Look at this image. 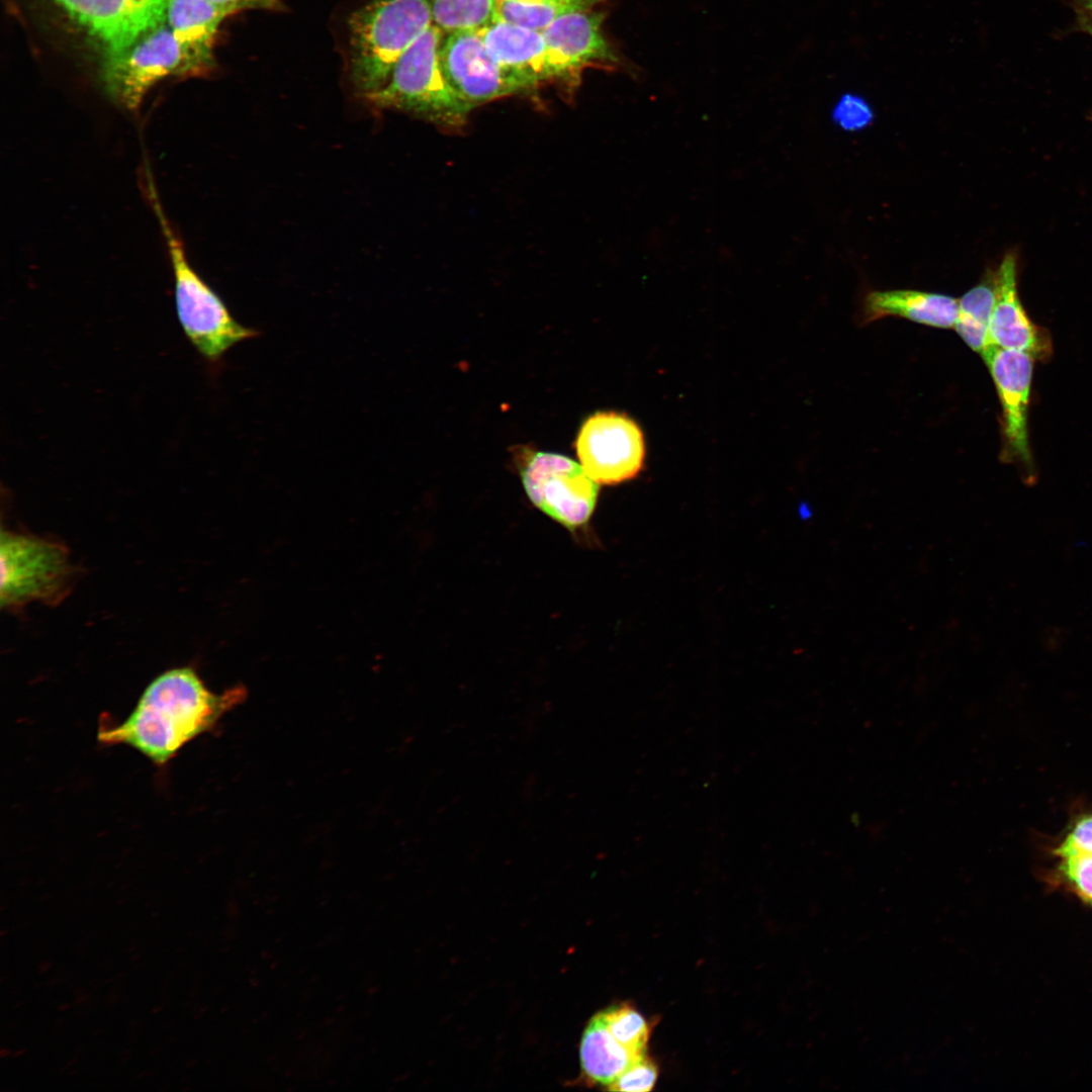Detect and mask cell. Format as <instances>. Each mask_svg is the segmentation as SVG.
<instances>
[{
  "instance_id": "cell-23",
  "label": "cell",
  "mask_w": 1092,
  "mask_h": 1092,
  "mask_svg": "<svg viewBox=\"0 0 1092 1092\" xmlns=\"http://www.w3.org/2000/svg\"><path fill=\"white\" fill-rule=\"evenodd\" d=\"M657 1068L646 1056L631 1065L608 1089L611 1091L647 1092L653 1089Z\"/></svg>"
},
{
  "instance_id": "cell-12",
  "label": "cell",
  "mask_w": 1092,
  "mask_h": 1092,
  "mask_svg": "<svg viewBox=\"0 0 1092 1092\" xmlns=\"http://www.w3.org/2000/svg\"><path fill=\"white\" fill-rule=\"evenodd\" d=\"M489 55L536 88L545 82L578 80L548 48L541 31L497 18L479 30Z\"/></svg>"
},
{
  "instance_id": "cell-11",
  "label": "cell",
  "mask_w": 1092,
  "mask_h": 1092,
  "mask_svg": "<svg viewBox=\"0 0 1092 1092\" xmlns=\"http://www.w3.org/2000/svg\"><path fill=\"white\" fill-rule=\"evenodd\" d=\"M96 40L104 58L116 56L166 20L151 0H55Z\"/></svg>"
},
{
  "instance_id": "cell-30",
  "label": "cell",
  "mask_w": 1092,
  "mask_h": 1092,
  "mask_svg": "<svg viewBox=\"0 0 1092 1092\" xmlns=\"http://www.w3.org/2000/svg\"><path fill=\"white\" fill-rule=\"evenodd\" d=\"M497 1H498V2H504V1H510V0H497Z\"/></svg>"
},
{
  "instance_id": "cell-17",
  "label": "cell",
  "mask_w": 1092,
  "mask_h": 1092,
  "mask_svg": "<svg viewBox=\"0 0 1092 1092\" xmlns=\"http://www.w3.org/2000/svg\"><path fill=\"white\" fill-rule=\"evenodd\" d=\"M583 1075L592 1082L610 1086L631 1065L644 1058L620 1043L597 1013L583 1031L580 1042Z\"/></svg>"
},
{
  "instance_id": "cell-4",
  "label": "cell",
  "mask_w": 1092,
  "mask_h": 1092,
  "mask_svg": "<svg viewBox=\"0 0 1092 1092\" xmlns=\"http://www.w3.org/2000/svg\"><path fill=\"white\" fill-rule=\"evenodd\" d=\"M154 202L171 256L179 324L197 352L215 363L238 343L257 337L258 332L237 322L219 296L193 271L158 200Z\"/></svg>"
},
{
  "instance_id": "cell-19",
  "label": "cell",
  "mask_w": 1092,
  "mask_h": 1092,
  "mask_svg": "<svg viewBox=\"0 0 1092 1092\" xmlns=\"http://www.w3.org/2000/svg\"><path fill=\"white\" fill-rule=\"evenodd\" d=\"M604 0H510L498 2V18L542 31L557 19L595 9Z\"/></svg>"
},
{
  "instance_id": "cell-16",
  "label": "cell",
  "mask_w": 1092,
  "mask_h": 1092,
  "mask_svg": "<svg viewBox=\"0 0 1092 1092\" xmlns=\"http://www.w3.org/2000/svg\"><path fill=\"white\" fill-rule=\"evenodd\" d=\"M867 323L885 316H898L934 328H953L959 314V300L944 294L896 289L872 291L864 298Z\"/></svg>"
},
{
  "instance_id": "cell-3",
  "label": "cell",
  "mask_w": 1092,
  "mask_h": 1092,
  "mask_svg": "<svg viewBox=\"0 0 1092 1092\" xmlns=\"http://www.w3.org/2000/svg\"><path fill=\"white\" fill-rule=\"evenodd\" d=\"M445 33L429 27L401 55L388 82L366 98L379 108H392L444 126H459L472 110L449 84L441 66Z\"/></svg>"
},
{
  "instance_id": "cell-7",
  "label": "cell",
  "mask_w": 1092,
  "mask_h": 1092,
  "mask_svg": "<svg viewBox=\"0 0 1092 1092\" xmlns=\"http://www.w3.org/2000/svg\"><path fill=\"white\" fill-rule=\"evenodd\" d=\"M524 488L533 505L569 530L589 520L599 483L581 464L560 454L536 452L521 468Z\"/></svg>"
},
{
  "instance_id": "cell-31",
  "label": "cell",
  "mask_w": 1092,
  "mask_h": 1092,
  "mask_svg": "<svg viewBox=\"0 0 1092 1092\" xmlns=\"http://www.w3.org/2000/svg\"><path fill=\"white\" fill-rule=\"evenodd\" d=\"M1090 904L1092 905V902H1090Z\"/></svg>"
},
{
  "instance_id": "cell-5",
  "label": "cell",
  "mask_w": 1092,
  "mask_h": 1092,
  "mask_svg": "<svg viewBox=\"0 0 1092 1092\" xmlns=\"http://www.w3.org/2000/svg\"><path fill=\"white\" fill-rule=\"evenodd\" d=\"M0 558L2 608L29 602L57 604L71 587L73 565L68 549L61 543L2 531Z\"/></svg>"
},
{
  "instance_id": "cell-13",
  "label": "cell",
  "mask_w": 1092,
  "mask_h": 1092,
  "mask_svg": "<svg viewBox=\"0 0 1092 1092\" xmlns=\"http://www.w3.org/2000/svg\"><path fill=\"white\" fill-rule=\"evenodd\" d=\"M995 273V303L989 327V346L1018 350L1034 359L1050 355L1046 336L1027 316L1017 292V263L1013 253Z\"/></svg>"
},
{
  "instance_id": "cell-15",
  "label": "cell",
  "mask_w": 1092,
  "mask_h": 1092,
  "mask_svg": "<svg viewBox=\"0 0 1092 1092\" xmlns=\"http://www.w3.org/2000/svg\"><path fill=\"white\" fill-rule=\"evenodd\" d=\"M228 16L209 0H168L166 22L180 46L187 78L204 76L214 68L215 36Z\"/></svg>"
},
{
  "instance_id": "cell-22",
  "label": "cell",
  "mask_w": 1092,
  "mask_h": 1092,
  "mask_svg": "<svg viewBox=\"0 0 1092 1092\" xmlns=\"http://www.w3.org/2000/svg\"><path fill=\"white\" fill-rule=\"evenodd\" d=\"M1060 857L1062 875L1082 898L1092 902V853L1071 852Z\"/></svg>"
},
{
  "instance_id": "cell-2",
  "label": "cell",
  "mask_w": 1092,
  "mask_h": 1092,
  "mask_svg": "<svg viewBox=\"0 0 1092 1092\" xmlns=\"http://www.w3.org/2000/svg\"><path fill=\"white\" fill-rule=\"evenodd\" d=\"M433 25L427 0H368L348 20L350 78L364 97L385 86L415 40Z\"/></svg>"
},
{
  "instance_id": "cell-29",
  "label": "cell",
  "mask_w": 1092,
  "mask_h": 1092,
  "mask_svg": "<svg viewBox=\"0 0 1092 1092\" xmlns=\"http://www.w3.org/2000/svg\"><path fill=\"white\" fill-rule=\"evenodd\" d=\"M151 1L158 4L159 6L167 8L168 0H151Z\"/></svg>"
},
{
  "instance_id": "cell-14",
  "label": "cell",
  "mask_w": 1092,
  "mask_h": 1092,
  "mask_svg": "<svg viewBox=\"0 0 1092 1092\" xmlns=\"http://www.w3.org/2000/svg\"><path fill=\"white\" fill-rule=\"evenodd\" d=\"M604 18L605 14L595 9L578 11L541 31L550 51L577 80L585 68L613 70L619 64L604 35Z\"/></svg>"
},
{
  "instance_id": "cell-8",
  "label": "cell",
  "mask_w": 1092,
  "mask_h": 1092,
  "mask_svg": "<svg viewBox=\"0 0 1092 1092\" xmlns=\"http://www.w3.org/2000/svg\"><path fill=\"white\" fill-rule=\"evenodd\" d=\"M440 60L449 84L471 109L536 88L489 55L479 30L445 34Z\"/></svg>"
},
{
  "instance_id": "cell-10",
  "label": "cell",
  "mask_w": 1092,
  "mask_h": 1092,
  "mask_svg": "<svg viewBox=\"0 0 1092 1092\" xmlns=\"http://www.w3.org/2000/svg\"><path fill=\"white\" fill-rule=\"evenodd\" d=\"M982 357L1000 399L1008 455L1025 468L1026 482H1033L1027 420L1034 358L1026 352L995 346H989Z\"/></svg>"
},
{
  "instance_id": "cell-24",
  "label": "cell",
  "mask_w": 1092,
  "mask_h": 1092,
  "mask_svg": "<svg viewBox=\"0 0 1092 1092\" xmlns=\"http://www.w3.org/2000/svg\"><path fill=\"white\" fill-rule=\"evenodd\" d=\"M833 119L846 130H857L868 126L873 120V111L857 96H843L833 111Z\"/></svg>"
},
{
  "instance_id": "cell-25",
  "label": "cell",
  "mask_w": 1092,
  "mask_h": 1092,
  "mask_svg": "<svg viewBox=\"0 0 1092 1092\" xmlns=\"http://www.w3.org/2000/svg\"><path fill=\"white\" fill-rule=\"evenodd\" d=\"M1071 852L1092 853V815L1080 818L1056 849L1059 856Z\"/></svg>"
},
{
  "instance_id": "cell-27",
  "label": "cell",
  "mask_w": 1092,
  "mask_h": 1092,
  "mask_svg": "<svg viewBox=\"0 0 1092 1092\" xmlns=\"http://www.w3.org/2000/svg\"><path fill=\"white\" fill-rule=\"evenodd\" d=\"M1077 11V15H1085L1092 18V0H1069Z\"/></svg>"
},
{
  "instance_id": "cell-26",
  "label": "cell",
  "mask_w": 1092,
  "mask_h": 1092,
  "mask_svg": "<svg viewBox=\"0 0 1092 1092\" xmlns=\"http://www.w3.org/2000/svg\"><path fill=\"white\" fill-rule=\"evenodd\" d=\"M214 5L225 11L229 15L242 10L263 9L282 10L281 0H209Z\"/></svg>"
},
{
  "instance_id": "cell-21",
  "label": "cell",
  "mask_w": 1092,
  "mask_h": 1092,
  "mask_svg": "<svg viewBox=\"0 0 1092 1092\" xmlns=\"http://www.w3.org/2000/svg\"><path fill=\"white\" fill-rule=\"evenodd\" d=\"M614 1037L638 1055H645L649 1028L644 1017L629 1005L613 1006L600 1012Z\"/></svg>"
},
{
  "instance_id": "cell-9",
  "label": "cell",
  "mask_w": 1092,
  "mask_h": 1092,
  "mask_svg": "<svg viewBox=\"0 0 1092 1092\" xmlns=\"http://www.w3.org/2000/svg\"><path fill=\"white\" fill-rule=\"evenodd\" d=\"M577 457L599 484H616L642 469L645 443L638 425L624 414L601 412L582 424L575 442Z\"/></svg>"
},
{
  "instance_id": "cell-28",
  "label": "cell",
  "mask_w": 1092,
  "mask_h": 1092,
  "mask_svg": "<svg viewBox=\"0 0 1092 1092\" xmlns=\"http://www.w3.org/2000/svg\"><path fill=\"white\" fill-rule=\"evenodd\" d=\"M1078 23L1083 31L1092 36V18L1085 15H1078Z\"/></svg>"
},
{
  "instance_id": "cell-20",
  "label": "cell",
  "mask_w": 1092,
  "mask_h": 1092,
  "mask_svg": "<svg viewBox=\"0 0 1092 1092\" xmlns=\"http://www.w3.org/2000/svg\"><path fill=\"white\" fill-rule=\"evenodd\" d=\"M433 25L445 34L481 30L498 18L497 0H427Z\"/></svg>"
},
{
  "instance_id": "cell-6",
  "label": "cell",
  "mask_w": 1092,
  "mask_h": 1092,
  "mask_svg": "<svg viewBox=\"0 0 1092 1092\" xmlns=\"http://www.w3.org/2000/svg\"><path fill=\"white\" fill-rule=\"evenodd\" d=\"M168 77L187 78L180 46L166 20L122 53L104 58L107 94L126 109H136L148 91Z\"/></svg>"
},
{
  "instance_id": "cell-1",
  "label": "cell",
  "mask_w": 1092,
  "mask_h": 1092,
  "mask_svg": "<svg viewBox=\"0 0 1092 1092\" xmlns=\"http://www.w3.org/2000/svg\"><path fill=\"white\" fill-rule=\"evenodd\" d=\"M245 697L241 687L211 692L191 666L171 668L147 686L122 722L100 720L98 740L130 746L156 765H164Z\"/></svg>"
},
{
  "instance_id": "cell-18",
  "label": "cell",
  "mask_w": 1092,
  "mask_h": 1092,
  "mask_svg": "<svg viewBox=\"0 0 1092 1092\" xmlns=\"http://www.w3.org/2000/svg\"><path fill=\"white\" fill-rule=\"evenodd\" d=\"M995 303V273L990 270L981 282L959 300L953 326L965 343L981 356L990 345L989 327Z\"/></svg>"
}]
</instances>
